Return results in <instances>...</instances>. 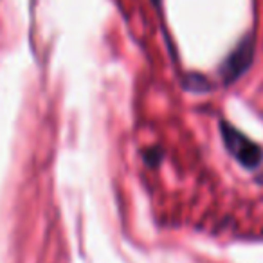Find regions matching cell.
I'll return each mask as SVG.
<instances>
[{
	"label": "cell",
	"mask_w": 263,
	"mask_h": 263,
	"mask_svg": "<svg viewBox=\"0 0 263 263\" xmlns=\"http://www.w3.org/2000/svg\"><path fill=\"white\" fill-rule=\"evenodd\" d=\"M220 134L223 137L226 148L229 150V154L240 162L243 168L247 170H256L263 161V150L256 143H252L251 139L238 132L236 128H233L226 121H220Z\"/></svg>",
	"instance_id": "cell-1"
},
{
	"label": "cell",
	"mask_w": 263,
	"mask_h": 263,
	"mask_svg": "<svg viewBox=\"0 0 263 263\" xmlns=\"http://www.w3.org/2000/svg\"><path fill=\"white\" fill-rule=\"evenodd\" d=\"M252 54H254V42L251 36L243 38L238 44V47L226 58V62L220 65V76L223 83L231 85L245 74V70L251 67Z\"/></svg>",
	"instance_id": "cell-2"
},
{
	"label": "cell",
	"mask_w": 263,
	"mask_h": 263,
	"mask_svg": "<svg viewBox=\"0 0 263 263\" xmlns=\"http://www.w3.org/2000/svg\"><path fill=\"white\" fill-rule=\"evenodd\" d=\"M143 159L146 164L150 166H157L159 162L162 161V152L161 148H150V150H144L143 152Z\"/></svg>",
	"instance_id": "cell-3"
},
{
	"label": "cell",
	"mask_w": 263,
	"mask_h": 263,
	"mask_svg": "<svg viewBox=\"0 0 263 263\" xmlns=\"http://www.w3.org/2000/svg\"><path fill=\"white\" fill-rule=\"evenodd\" d=\"M159 2H161V0H154V4H155V6H159Z\"/></svg>",
	"instance_id": "cell-4"
}]
</instances>
